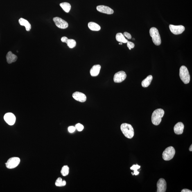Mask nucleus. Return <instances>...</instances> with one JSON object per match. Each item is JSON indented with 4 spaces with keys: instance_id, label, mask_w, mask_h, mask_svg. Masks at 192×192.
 I'll list each match as a JSON object with an SVG mask.
<instances>
[{
    "instance_id": "nucleus-4",
    "label": "nucleus",
    "mask_w": 192,
    "mask_h": 192,
    "mask_svg": "<svg viewBox=\"0 0 192 192\" xmlns=\"http://www.w3.org/2000/svg\"><path fill=\"white\" fill-rule=\"evenodd\" d=\"M150 34L154 44L155 45H160L161 44V39L158 30L157 28L155 27L150 28Z\"/></svg>"
},
{
    "instance_id": "nucleus-24",
    "label": "nucleus",
    "mask_w": 192,
    "mask_h": 192,
    "mask_svg": "<svg viewBox=\"0 0 192 192\" xmlns=\"http://www.w3.org/2000/svg\"><path fill=\"white\" fill-rule=\"evenodd\" d=\"M69 167L67 166H63L61 172L63 176L65 177L69 174Z\"/></svg>"
},
{
    "instance_id": "nucleus-13",
    "label": "nucleus",
    "mask_w": 192,
    "mask_h": 192,
    "mask_svg": "<svg viewBox=\"0 0 192 192\" xmlns=\"http://www.w3.org/2000/svg\"><path fill=\"white\" fill-rule=\"evenodd\" d=\"M72 96L75 100L80 102H84L87 100L85 95L82 93L76 91L73 93Z\"/></svg>"
},
{
    "instance_id": "nucleus-17",
    "label": "nucleus",
    "mask_w": 192,
    "mask_h": 192,
    "mask_svg": "<svg viewBox=\"0 0 192 192\" xmlns=\"http://www.w3.org/2000/svg\"><path fill=\"white\" fill-rule=\"evenodd\" d=\"M20 24L21 26H24L27 31H30L31 29V26L30 23L26 20L21 18L19 20Z\"/></svg>"
},
{
    "instance_id": "nucleus-14",
    "label": "nucleus",
    "mask_w": 192,
    "mask_h": 192,
    "mask_svg": "<svg viewBox=\"0 0 192 192\" xmlns=\"http://www.w3.org/2000/svg\"><path fill=\"white\" fill-rule=\"evenodd\" d=\"M184 126L182 122H179L175 125L174 130L175 133L177 134H181L183 132Z\"/></svg>"
},
{
    "instance_id": "nucleus-12",
    "label": "nucleus",
    "mask_w": 192,
    "mask_h": 192,
    "mask_svg": "<svg viewBox=\"0 0 192 192\" xmlns=\"http://www.w3.org/2000/svg\"><path fill=\"white\" fill-rule=\"evenodd\" d=\"M96 9L98 12H101V13L107 14H112L114 12L113 10L112 9L105 5H99L96 7Z\"/></svg>"
},
{
    "instance_id": "nucleus-22",
    "label": "nucleus",
    "mask_w": 192,
    "mask_h": 192,
    "mask_svg": "<svg viewBox=\"0 0 192 192\" xmlns=\"http://www.w3.org/2000/svg\"><path fill=\"white\" fill-rule=\"evenodd\" d=\"M66 184V182L65 180H63L61 177H58L57 179L55 182V185L58 187H62L65 186Z\"/></svg>"
},
{
    "instance_id": "nucleus-19",
    "label": "nucleus",
    "mask_w": 192,
    "mask_h": 192,
    "mask_svg": "<svg viewBox=\"0 0 192 192\" xmlns=\"http://www.w3.org/2000/svg\"><path fill=\"white\" fill-rule=\"evenodd\" d=\"M88 26L89 29L92 31H99L101 29L100 26L94 22H89L88 24Z\"/></svg>"
},
{
    "instance_id": "nucleus-30",
    "label": "nucleus",
    "mask_w": 192,
    "mask_h": 192,
    "mask_svg": "<svg viewBox=\"0 0 192 192\" xmlns=\"http://www.w3.org/2000/svg\"><path fill=\"white\" fill-rule=\"evenodd\" d=\"M68 39V38L67 37H62L61 39V40L63 42L66 43Z\"/></svg>"
},
{
    "instance_id": "nucleus-15",
    "label": "nucleus",
    "mask_w": 192,
    "mask_h": 192,
    "mask_svg": "<svg viewBox=\"0 0 192 192\" xmlns=\"http://www.w3.org/2000/svg\"><path fill=\"white\" fill-rule=\"evenodd\" d=\"M101 68V66L99 65V64H97V65L93 66L90 70V73L91 76L92 77L98 76L99 74Z\"/></svg>"
},
{
    "instance_id": "nucleus-7",
    "label": "nucleus",
    "mask_w": 192,
    "mask_h": 192,
    "mask_svg": "<svg viewBox=\"0 0 192 192\" xmlns=\"http://www.w3.org/2000/svg\"><path fill=\"white\" fill-rule=\"evenodd\" d=\"M53 20L55 23V26L59 28L65 29L69 26V24L67 21L60 18L57 17L54 18Z\"/></svg>"
},
{
    "instance_id": "nucleus-23",
    "label": "nucleus",
    "mask_w": 192,
    "mask_h": 192,
    "mask_svg": "<svg viewBox=\"0 0 192 192\" xmlns=\"http://www.w3.org/2000/svg\"><path fill=\"white\" fill-rule=\"evenodd\" d=\"M69 47L71 48H74L76 46V42L74 39H68L66 43Z\"/></svg>"
},
{
    "instance_id": "nucleus-1",
    "label": "nucleus",
    "mask_w": 192,
    "mask_h": 192,
    "mask_svg": "<svg viewBox=\"0 0 192 192\" xmlns=\"http://www.w3.org/2000/svg\"><path fill=\"white\" fill-rule=\"evenodd\" d=\"M120 128L123 134L126 137L131 139L134 135V131L132 126L127 123L122 124Z\"/></svg>"
},
{
    "instance_id": "nucleus-16",
    "label": "nucleus",
    "mask_w": 192,
    "mask_h": 192,
    "mask_svg": "<svg viewBox=\"0 0 192 192\" xmlns=\"http://www.w3.org/2000/svg\"><path fill=\"white\" fill-rule=\"evenodd\" d=\"M6 58L7 62L9 64H11L15 62L17 60L18 57L17 55L12 53V52L9 51L6 55Z\"/></svg>"
},
{
    "instance_id": "nucleus-5",
    "label": "nucleus",
    "mask_w": 192,
    "mask_h": 192,
    "mask_svg": "<svg viewBox=\"0 0 192 192\" xmlns=\"http://www.w3.org/2000/svg\"><path fill=\"white\" fill-rule=\"evenodd\" d=\"M175 153V150L173 147H168L163 152V158L165 161H170L173 158Z\"/></svg>"
},
{
    "instance_id": "nucleus-33",
    "label": "nucleus",
    "mask_w": 192,
    "mask_h": 192,
    "mask_svg": "<svg viewBox=\"0 0 192 192\" xmlns=\"http://www.w3.org/2000/svg\"><path fill=\"white\" fill-rule=\"evenodd\" d=\"M122 44H123V43H122V42H120L119 44V45H122Z\"/></svg>"
},
{
    "instance_id": "nucleus-9",
    "label": "nucleus",
    "mask_w": 192,
    "mask_h": 192,
    "mask_svg": "<svg viewBox=\"0 0 192 192\" xmlns=\"http://www.w3.org/2000/svg\"><path fill=\"white\" fill-rule=\"evenodd\" d=\"M169 28L170 31L175 35H179L182 34L185 30V28L183 26H175L170 25Z\"/></svg>"
},
{
    "instance_id": "nucleus-11",
    "label": "nucleus",
    "mask_w": 192,
    "mask_h": 192,
    "mask_svg": "<svg viewBox=\"0 0 192 192\" xmlns=\"http://www.w3.org/2000/svg\"><path fill=\"white\" fill-rule=\"evenodd\" d=\"M157 192H165L166 189V183L165 179H160L157 183Z\"/></svg>"
},
{
    "instance_id": "nucleus-2",
    "label": "nucleus",
    "mask_w": 192,
    "mask_h": 192,
    "mask_svg": "<svg viewBox=\"0 0 192 192\" xmlns=\"http://www.w3.org/2000/svg\"><path fill=\"white\" fill-rule=\"evenodd\" d=\"M164 111L161 109H158L154 111L152 115V121L153 124L158 125L161 123V118L164 116Z\"/></svg>"
},
{
    "instance_id": "nucleus-26",
    "label": "nucleus",
    "mask_w": 192,
    "mask_h": 192,
    "mask_svg": "<svg viewBox=\"0 0 192 192\" xmlns=\"http://www.w3.org/2000/svg\"><path fill=\"white\" fill-rule=\"evenodd\" d=\"M76 128L78 131H81L83 130L84 127L83 125L80 123H77L76 125Z\"/></svg>"
},
{
    "instance_id": "nucleus-20",
    "label": "nucleus",
    "mask_w": 192,
    "mask_h": 192,
    "mask_svg": "<svg viewBox=\"0 0 192 192\" xmlns=\"http://www.w3.org/2000/svg\"><path fill=\"white\" fill-rule=\"evenodd\" d=\"M116 40L120 42L126 43L128 42V40L125 39L124 36L121 33L117 34L116 36Z\"/></svg>"
},
{
    "instance_id": "nucleus-29",
    "label": "nucleus",
    "mask_w": 192,
    "mask_h": 192,
    "mask_svg": "<svg viewBox=\"0 0 192 192\" xmlns=\"http://www.w3.org/2000/svg\"><path fill=\"white\" fill-rule=\"evenodd\" d=\"M123 35L129 39H130L132 38L131 35L130 34L127 33V32H124L123 33Z\"/></svg>"
},
{
    "instance_id": "nucleus-21",
    "label": "nucleus",
    "mask_w": 192,
    "mask_h": 192,
    "mask_svg": "<svg viewBox=\"0 0 192 192\" xmlns=\"http://www.w3.org/2000/svg\"><path fill=\"white\" fill-rule=\"evenodd\" d=\"M60 6L64 11L66 12H67V13L69 12L71 8V4L67 2H64L61 3Z\"/></svg>"
},
{
    "instance_id": "nucleus-3",
    "label": "nucleus",
    "mask_w": 192,
    "mask_h": 192,
    "mask_svg": "<svg viewBox=\"0 0 192 192\" xmlns=\"http://www.w3.org/2000/svg\"><path fill=\"white\" fill-rule=\"evenodd\" d=\"M179 76L181 80L185 84L189 83L191 79V77L189 74V72L186 67L184 66H181L179 72Z\"/></svg>"
},
{
    "instance_id": "nucleus-18",
    "label": "nucleus",
    "mask_w": 192,
    "mask_h": 192,
    "mask_svg": "<svg viewBox=\"0 0 192 192\" xmlns=\"http://www.w3.org/2000/svg\"><path fill=\"white\" fill-rule=\"evenodd\" d=\"M152 80H153V77L151 75L148 76L142 82V86L144 88L148 87L151 83Z\"/></svg>"
},
{
    "instance_id": "nucleus-27",
    "label": "nucleus",
    "mask_w": 192,
    "mask_h": 192,
    "mask_svg": "<svg viewBox=\"0 0 192 192\" xmlns=\"http://www.w3.org/2000/svg\"><path fill=\"white\" fill-rule=\"evenodd\" d=\"M127 46L129 48V49L131 50L132 48H134V43L130 42V41H128L127 42Z\"/></svg>"
},
{
    "instance_id": "nucleus-25",
    "label": "nucleus",
    "mask_w": 192,
    "mask_h": 192,
    "mask_svg": "<svg viewBox=\"0 0 192 192\" xmlns=\"http://www.w3.org/2000/svg\"><path fill=\"white\" fill-rule=\"evenodd\" d=\"M140 168V166L137 164L134 165L130 168L131 170H134V173H132V175H137L139 174V172L137 171V170Z\"/></svg>"
},
{
    "instance_id": "nucleus-10",
    "label": "nucleus",
    "mask_w": 192,
    "mask_h": 192,
    "mask_svg": "<svg viewBox=\"0 0 192 192\" xmlns=\"http://www.w3.org/2000/svg\"><path fill=\"white\" fill-rule=\"evenodd\" d=\"M4 118L6 123L10 126L14 125L16 121L15 116L12 113L9 112L5 114Z\"/></svg>"
},
{
    "instance_id": "nucleus-6",
    "label": "nucleus",
    "mask_w": 192,
    "mask_h": 192,
    "mask_svg": "<svg viewBox=\"0 0 192 192\" xmlns=\"http://www.w3.org/2000/svg\"><path fill=\"white\" fill-rule=\"evenodd\" d=\"M20 160L19 158L17 157H14L10 158L5 163L6 167L9 169H12L17 167L20 163Z\"/></svg>"
},
{
    "instance_id": "nucleus-28",
    "label": "nucleus",
    "mask_w": 192,
    "mask_h": 192,
    "mask_svg": "<svg viewBox=\"0 0 192 192\" xmlns=\"http://www.w3.org/2000/svg\"><path fill=\"white\" fill-rule=\"evenodd\" d=\"M76 130V127L73 126H69L68 128V131L71 133H72L74 132Z\"/></svg>"
},
{
    "instance_id": "nucleus-31",
    "label": "nucleus",
    "mask_w": 192,
    "mask_h": 192,
    "mask_svg": "<svg viewBox=\"0 0 192 192\" xmlns=\"http://www.w3.org/2000/svg\"><path fill=\"white\" fill-rule=\"evenodd\" d=\"M182 192H192V191L188 189H184L182 190Z\"/></svg>"
},
{
    "instance_id": "nucleus-8",
    "label": "nucleus",
    "mask_w": 192,
    "mask_h": 192,
    "mask_svg": "<svg viewBox=\"0 0 192 192\" xmlns=\"http://www.w3.org/2000/svg\"><path fill=\"white\" fill-rule=\"evenodd\" d=\"M127 75L125 72L120 71L115 73L114 77V82L116 83H120L123 81L126 78Z\"/></svg>"
},
{
    "instance_id": "nucleus-32",
    "label": "nucleus",
    "mask_w": 192,
    "mask_h": 192,
    "mask_svg": "<svg viewBox=\"0 0 192 192\" xmlns=\"http://www.w3.org/2000/svg\"><path fill=\"white\" fill-rule=\"evenodd\" d=\"M189 150L190 151H192V145H191V146L190 147Z\"/></svg>"
}]
</instances>
